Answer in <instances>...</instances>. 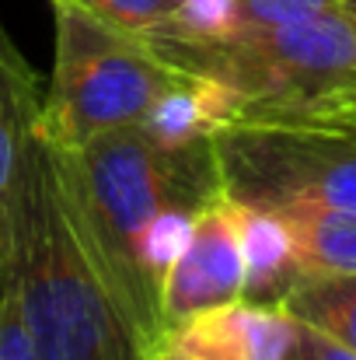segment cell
<instances>
[{"label":"cell","instance_id":"10","mask_svg":"<svg viewBox=\"0 0 356 360\" xmlns=\"http://www.w3.org/2000/svg\"><path fill=\"white\" fill-rule=\"evenodd\" d=\"M272 214H279L290 231L301 276L356 273V214L315 207H283Z\"/></svg>","mask_w":356,"mask_h":360},{"label":"cell","instance_id":"1","mask_svg":"<svg viewBox=\"0 0 356 360\" xmlns=\"http://www.w3.org/2000/svg\"><path fill=\"white\" fill-rule=\"evenodd\" d=\"M39 360H150L81 210L63 154L39 126L11 186L7 269Z\"/></svg>","mask_w":356,"mask_h":360},{"label":"cell","instance_id":"3","mask_svg":"<svg viewBox=\"0 0 356 360\" xmlns=\"http://www.w3.org/2000/svg\"><path fill=\"white\" fill-rule=\"evenodd\" d=\"M56 147L95 241L147 343V354H154L164 336V322L161 294L140 262V241L157 214L199 210L224 193L217 147L213 140L168 147L140 122L105 129L81 147Z\"/></svg>","mask_w":356,"mask_h":360},{"label":"cell","instance_id":"12","mask_svg":"<svg viewBox=\"0 0 356 360\" xmlns=\"http://www.w3.org/2000/svg\"><path fill=\"white\" fill-rule=\"evenodd\" d=\"M70 4L140 42L178 25L182 14V0H70Z\"/></svg>","mask_w":356,"mask_h":360},{"label":"cell","instance_id":"11","mask_svg":"<svg viewBox=\"0 0 356 360\" xmlns=\"http://www.w3.org/2000/svg\"><path fill=\"white\" fill-rule=\"evenodd\" d=\"M279 308L356 354V273L301 276Z\"/></svg>","mask_w":356,"mask_h":360},{"label":"cell","instance_id":"13","mask_svg":"<svg viewBox=\"0 0 356 360\" xmlns=\"http://www.w3.org/2000/svg\"><path fill=\"white\" fill-rule=\"evenodd\" d=\"M196 214H199V210H164V214H157V217L150 221V228L143 231L140 262H143L147 280L157 287V294H161V287H164L168 269L175 266V259L182 255V248L189 245Z\"/></svg>","mask_w":356,"mask_h":360},{"label":"cell","instance_id":"2","mask_svg":"<svg viewBox=\"0 0 356 360\" xmlns=\"http://www.w3.org/2000/svg\"><path fill=\"white\" fill-rule=\"evenodd\" d=\"M168 67L224 84L231 126H308L356 133V32L343 11L220 35L164 28L143 39Z\"/></svg>","mask_w":356,"mask_h":360},{"label":"cell","instance_id":"7","mask_svg":"<svg viewBox=\"0 0 356 360\" xmlns=\"http://www.w3.org/2000/svg\"><path fill=\"white\" fill-rule=\"evenodd\" d=\"M297 319L279 304L235 301L171 326L150 360H286Z\"/></svg>","mask_w":356,"mask_h":360},{"label":"cell","instance_id":"18","mask_svg":"<svg viewBox=\"0 0 356 360\" xmlns=\"http://www.w3.org/2000/svg\"><path fill=\"white\" fill-rule=\"evenodd\" d=\"M339 11H343V18L353 25V32H356V0H339Z\"/></svg>","mask_w":356,"mask_h":360},{"label":"cell","instance_id":"15","mask_svg":"<svg viewBox=\"0 0 356 360\" xmlns=\"http://www.w3.org/2000/svg\"><path fill=\"white\" fill-rule=\"evenodd\" d=\"M0 360H39L11 276H0Z\"/></svg>","mask_w":356,"mask_h":360},{"label":"cell","instance_id":"6","mask_svg":"<svg viewBox=\"0 0 356 360\" xmlns=\"http://www.w3.org/2000/svg\"><path fill=\"white\" fill-rule=\"evenodd\" d=\"M244 297V255L237 228V200L220 193L206 207H199L189 245L175 259L161 287V322L164 333L171 326L189 322L192 315L235 304Z\"/></svg>","mask_w":356,"mask_h":360},{"label":"cell","instance_id":"8","mask_svg":"<svg viewBox=\"0 0 356 360\" xmlns=\"http://www.w3.org/2000/svg\"><path fill=\"white\" fill-rule=\"evenodd\" d=\"M42 112V88L28 60L18 53L0 25V276L7 269V228H11V186L18 172L28 129Z\"/></svg>","mask_w":356,"mask_h":360},{"label":"cell","instance_id":"17","mask_svg":"<svg viewBox=\"0 0 356 360\" xmlns=\"http://www.w3.org/2000/svg\"><path fill=\"white\" fill-rule=\"evenodd\" d=\"M286 360H356V354L350 347L336 343L332 336H325V333H318V329L297 322L294 347H290Z\"/></svg>","mask_w":356,"mask_h":360},{"label":"cell","instance_id":"5","mask_svg":"<svg viewBox=\"0 0 356 360\" xmlns=\"http://www.w3.org/2000/svg\"><path fill=\"white\" fill-rule=\"evenodd\" d=\"M224 193L262 210L356 214V133L308 126H228L213 136Z\"/></svg>","mask_w":356,"mask_h":360},{"label":"cell","instance_id":"9","mask_svg":"<svg viewBox=\"0 0 356 360\" xmlns=\"http://www.w3.org/2000/svg\"><path fill=\"white\" fill-rule=\"evenodd\" d=\"M241 255H244V297L251 304H279L286 290L301 280L290 231L279 214L237 203Z\"/></svg>","mask_w":356,"mask_h":360},{"label":"cell","instance_id":"16","mask_svg":"<svg viewBox=\"0 0 356 360\" xmlns=\"http://www.w3.org/2000/svg\"><path fill=\"white\" fill-rule=\"evenodd\" d=\"M182 32L192 35H220L235 28V0H182L178 25Z\"/></svg>","mask_w":356,"mask_h":360},{"label":"cell","instance_id":"4","mask_svg":"<svg viewBox=\"0 0 356 360\" xmlns=\"http://www.w3.org/2000/svg\"><path fill=\"white\" fill-rule=\"evenodd\" d=\"M53 14L56 56L39 126L56 143L81 147L105 129L136 126L182 81L140 39L109 28L77 4L53 0Z\"/></svg>","mask_w":356,"mask_h":360},{"label":"cell","instance_id":"14","mask_svg":"<svg viewBox=\"0 0 356 360\" xmlns=\"http://www.w3.org/2000/svg\"><path fill=\"white\" fill-rule=\"evenodd\" d=\"M329 11H339V0H235V28L304 21Z\"/></svg>","mask_w":356,"mask_h":360}]
</instances>
